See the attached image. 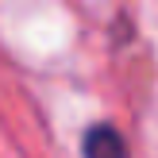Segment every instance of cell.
Listing matches in <instances>:
<instances>
[{
  "mask_svg": "<svg viewBox=\"0 0 158 158\" xmlns=\"http://www.w3.org/2000/svg\"><path fill=\"white\" fill-rule=\"evenodd\" d=\"M81 154L85 158H131L123 135L112 127V123H93L81 135Z\"/></svg>",
  "mask_w": 158,
  "mask_h": 158,
  "instance_id": "1",
  "label": "cell"
}]
</instances>
